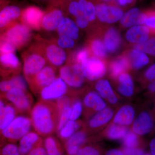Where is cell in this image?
Listing matches in <instances>:
<instances>
[{
	"mask_svg": "<svg viewBox=\"0 0 155 155\" xmlns=\"http://www.w3.org/2000/svg\"><path fill=\"white\" fill-rule=\"evenodd\" d=\"M30 114L32 127L39 135H49L57 132L59 113L54 101L40 100Z\"/></svg>",
	"mask_w": 155,
	"mask_h": 155,
	"instance_id": "cell-1",
	"label": "cell"
},
{
	"mask_svg": "<svg viewBox=\"0 0 155 155\" xmlns=\"http://www.w3.org/2000/svg\"><path fill=\"white\" fill-rule=\"evenodd\" d=\"M24 76L27 83H30L35 76L48 64L38 43L34 42L22 54Z\"/></svg>",
	"mask_w": 155,
	"mask_h": 155,
	"instance_id": "cell-2",
	"label": "cell"
},
{
	"mask_svg": "<svg viewBox=\"0 0 155 155\" xmlns=\"http://www.w3.org/2000/svg\"><path fill=\"white\" fill-rule=\"evenodd\" d=\"M34 39L40 46L49 64L57 69L65 65L68 59L67 53L58 46L54 38L47 39L37 35Z\"/></svg>",
	"mask_w": 155,
	"mask_h": 155,
	"instance_id": "cell-3",
	"label": "cell"
},
{
	"mask_svg": "<svg viewBox=\"0 0 155 155\" xmlns=\"http://www.w3.org/2000/svg\"><path fill=\"white\" fill-rule=\"evenodd\" d=\"M5 30L3 34L17 50L28 46L35 37L31 29L21 22H16Z\"/></svg>",
	"mask_w": 155,
	"mask_h": 155,
	"instance_id": "cell-4",
	"label": "cell"
},
{
	"mask_svg": "<svg viewBox=\"0 0 155 155\" xmlns=\"http://www.w3.org/2000/svg\"><path fill=\"white\" fill-rule=\"evenodd\" d=\"M32 127L30 117L25 116H16L5 130L0 134L2 137L10 141L20 140L30 132Z\"/></svg>",
	"mask_w": 155,
	"mask_h": 155,
	"instance_id": "cell-5",
	"label": "cell"
},
{
	"mask_svg": "<svg viewBox=\"0 0 155 155\" xmlns=\"http://www.w3.org/2000/svg\"><path fill=\"white\" fill-rule=\"evenodd\" d=\"M59 75L68 87L74 89L81 88L86 79L80 65L75 63H69L61 67Z\"/></svg>",
	"mask_w": 155,
	"mask_h": 155,
	"instance_id": "cell-6",
	"label": "cell"
},
{
	"mask_svg": "<svg viewBox=\"0 0 155 155\" xmlns=\"http://www.w3.org/2000/svg\"><path fill=\"white\" fill-rule=\"evenodd\" d=\"M4 97L15 107L19 113L30 114L33 100L28 90L12 89L4 94Z\"/></svg>",
	"mask_w": 155,
	"mask_h": 155,
	"instance_id": "cell-7",
	"label": "cell"
},
{
	"mask_svg": "<svg viewBox=\"0 0 155 155\" xmlns=\"http://www.w3.org/2000/svg\"><path fill=\"white\" fill-rule=\"evenodd\" d=\"M65 11L60 0L48 7L41 22V29L47 32L57 31L61 20L65 16Z\"/></svg>",
	"mask_w": 155,
	"mask_h": 155,
	"instance_id": "cell-8",
	"label": "cell"
},
{
	"mask_svg": "<svg viewBox=\"0 0 155 155\" xmlns=\"http://www.w3.org/2000/svg\"><path fill=\"white\" fill-rule=\"evenodd\" d=\"M58 77L57 68L48 64L35 76L28 85L35 94L45 87L49 85Z\"/></svg>",
	"mask_w": 155,
	"mask_h": 155,
	"instance_id": "cell-9",
	"label": "cell"
},
{
	"mask_svg": "<svg viewBox=\"0 0 155 155\" xmlns=\"http://www.w3.org/2000/svg\"><path fill=\"white\" fill-rule=\"evenodd\" d=\"M86 79L94 81L105 75L107 68L102 61L96 57H90L80 65Z\"/></svg>",
	"mask_w": 155,
	"mask_h": 155,
	"instance_id": "cell-10",
	"label": "cell"
},
{
	"mask_svg": "<svg viewBox=\"0 0 155 155\" xmlns=\"http://www.w3.org/2000/svg\"><path fill=\"white\" fill-rule=\"evenodd\" d=\"M68 91V87L62 78L58 76L49 85L40 92L41 100L54 101L65 95Z\"/></svg>",
	"mask_w": 155,
	"mask_h": 155,
	"instance_id": "cell-11",
	"label": "cell"
},
{
	"mask_svg": "<svg viewBox=\"0 0 155 155\" xmlns=\"http://www.w3.org/2000/svg\"><path fill=\"white\" fill-rule=\"evenodd\" d=\"M45 11L35 6H30L22 10L20 21L31 30L41 29V22Z\"/></svg>",
	"mask_w": 155,
	"mask_h": 155,
	"instance_id": "cell-12",
	"label": "cell"
},
{
	"mask_svg": "<svg viewBox=\"0 0 155 155\" xmlns=\"http://www.w3.org/2000/svg\"><path fill=\"white\" fill-rule=\"evenodd\" d=\"M95 7L96 17L101 22L115 23L121 20L124 15L122 9L113 5L100 3Z\"/></svg>",
	"mask_w": 155,
	"mask_h": 155,
	"instance_id": "cell-13",
	"label": "cell"
},
{
	"mask_svg": "<svg viewBox=\"0 0 155 155\" xmlns=\"http://www.w3.org/2000/svg\"><path fill=\"white\" fill-rule=\"evenodd\" d=\"M1 73L7 75L19 74L22 69L21 64L15 53L0 54Z\"/></svg>",
	"mask_w": 155,
	"mask_h": 155,
	"instance_id": "cell-14",
	"label": "cell"
},
{
	"mask_svg": "<svg viewBox=\"0 0 155 155\" xmlns=\"http://www.w3.org/2000/svg\"><path fill=\"white\" fill-rule=\"evenodd\" d=\"M22 10L19 6L11 5L0 11V29H6L20 19Z\"/></svg>",
	"mask_w": 155,
	"mask_h": 155,
	"instance_id": "cell-15",
	"label": "cell"
},
{
	"mask_svg": "<svg viewBox=\"0 0 155 155\" xmlns=\"http://www.w3.org/2000/svg\"><path fill=\"white\" fill-rule=\"evenodd\" d=\"M152 118L148 112L143 111L134 119L132 125V131L137 135L143 136L150 133L153 128Z\"/></svg>",
	"mask_w": 155,
	"mask_h": 155,
	"instance_id": "cell-16",
	"label": "cell"
},
{
	"mask_svg": "<svg viewBox=\"0 0 155 155\" xmlns=\"http://www.w3.org/2000/svg\"><path fill=\"white\" fill-rule=\"evenodd\" d=\"M5 100L0 97V134L15 119L18 112L11 103H7Z\"/></svg>",
	"mask_w": 155,
	"mask_h": 155,
	"instance_id": "cell-17",
	"label": "cell"
},
{
	"mask_svg": "<svg viewBox=\"0 0 155 155\" xmlns=\"http://www.w3.org/2000/svg\"><path fill=\"white\" fill-rule=\"evenodd\" d=\"M146 19L145 12H143L137 8H133L124 14L120 22L124 27H132L136 25H144Z\"/></svg>",
	"mask_w": 155,
	"mask_h": 155,
	"instance_id": "cell-18",
	"label": "cell"
},
{
	"mask_svg": "<svg viewBox=\"0 0 155 155\" xmlns=\"http://www.w3.org/2000/svg\"><path fill=\"white\" fill-rule=\"evenodd\" d=\"M58 36H64L76 40L79 37V28L75 21L69 17L64 16L58 25Z\"/></svg>",
	"mask_w": 155,
	"mask_h": 155,
	"instance_id": "cell-19",
	"label": "cell"
},
{
	"mask_svg": "<svg viewBox=\"0 0 155 155\" xmlns=\"http://www.w3.org/2000/svg\"><path fill=\"white\" fill-rule=\"evenodd\" d=\"M150 33L149 29L145 25H136L127 30L126 38L130 43L139 44L144 43L149 38Z\"/></svg>",
	"mask_w": 155,
	"mask_h": 155,
	"instance_id": "cell-20",
	"label": "cell"
},
{
	"mask_svg": "<svg viewBox=\"0 0 155 155\" xmlns=\"http://www.w3.org/2000/svg\"><path fill=\"white\" fill-rule=\"evenodd\" d=\"M28 84L25 77L18 74H15L8 79L0 81V91L5 94L13 88H20L28 90Z\"/></svg>",
	"mask_w": 155,
	"mask_h": 155,
	"instance_id": "cell-21",
	"label": "cell"
},
{
	"mask_svg": "<svg viewBox=\"0 0 155 155\" xmlns=\"http://www.w3.org/2000/svg\"><path fill=\"white\" fill-rule=\"evenodd\" d=\"M114 115L113 110L107 107L97 112L90 119L87 123L88 127L91 129H95L103 127L110 121Z\"/></svg>",
	"mask_w": 155,
	"mask_h": 155,
	"instance_id": "cell-22",
	"label": "cell"
},
{
	"mask_svg": "<svg viewBox=\"0 0 155 155\" xmlns=\"http://www.w3.org/2000/svg\"><path fill=\"white\" fill-rule=\"evenodd\" d=\"M135 110L130 105H125L119 108L115 115L114 124L122 126H129L133 123L135 118Z\"/></svg>",
	"mask_w": 155,
	"mask_h": 155,
	"instance_id": "cell-23",
	"label": "cell"
},
{
	"mask_svg": "<svg viewBox=\"0 0 155 155\" xmlns=\"http://www.w3.org/2000/svg\"><path fill=\"white\" fill-rule=\"evenodd\" d=\"M83 104L84 107L94 112H99L107 107V103L97 92L91 91L84 97Z\"/></svg>",
	"mask_w": 155,
	"mask_h": 155,
	"instance_id": "cell-24",
	"label": "cell"
},
{
	"mask_svg": "<svg viewBox=\"0 0 155 155\" xmlns=\"http://www.w3.org/2000/svg\"><path fill=\"white\" fill-rule=\"evenodd\" d=\"M95 87L97 92L104 99L107 101L108 103L113 105L116 104L118 103V97L107 80L100 79L97 81Z\"/></svg>",
	"mask_w": 155,
	"mask_h": 155,
	"instance_id": "cell-25",
	"label": "cell"
},
{
	"mask_svg": "<svg viewBox=\"0 0 155 155\" xmlns=\"http://www.w3.org/2000/svg\"><path fill=\"white\" fill-rule=\"evenodd\" d=\"M118 92L122 96L129 97L134 93V84L133 79L128 73H122L118 77Z\"/></svg>",
	"mask_w": 155,
	"mask_h": 155,
	"instance_id": "cell-26",
	"label": "cell"
},
{
	"mask_svg": "<svg viewBox=\"0 0 155 155\" xmlns=\"http://www.w3.org/2000/svg\"><path fill=\"white\" fill-rule=\"evenodd\" d=\"M86 131L84 130L76 131L67 140L66 147L67 153L70 155L76 154L81 146L86 140Z\"/></svg>",
	"mask_w": 155,
	"mask_h": 155,
	"instance_id": "cell-27",
	"label": "cell"
},
{
	"mask_svg": "<svg viewBox=\"0 0 155 155\" xmlns=\"http://www.w3.org/2000/svg\"><path fill=\"white\" fill-rule=\"evenodd\" d=\"M121 41V36L116 28H111L107 31L104 38V44L109 52H115L119 49Z\"/></svg>",
	"mask_w": 155,
	"mask_h": 155,
	"instance_id": "cell-28",
	"label": "cell"
},
{
	"mask_svg": "<svg viewBox=\"0 0 155 155\" xmlns=\"http://www.w3.org/2000/svg\"><path fill=\"white\" fill-rule=\"evenodd\" d=\"M39 135L35 131H30L20 139L18 147L20 154L25 155L30 152L32 148L40 140Z\"/></svg>",
	"mask_w": 155,
	"mask_h": 155,
	"instance_id": "cell-29",
	"label": "cell"
},
{
	"mask_svg": "<svg viewBox=\"0 0 155 155\" xmlns=\"http://www.w3.org/2000/svg\"><path fill=\"white\" fill-rule=\"evenodd\" d=\"M127 59L131 67L135 69H141L150 62L149 58L145 53L135 49L130 51Z\"/></svg>",
	"mask_w": 155,
	"mask_h": 155,
	"instance_id": "cell-30",
	"label": "cell"
},
{
	"mask_svg": "<svg viewBox=\"0 0 155 155\" xmlns=\"http://www.w3.org/2000/svg\"><path fill=\"white\" fill-rule=\"evenodd\" d=\"M129 62L127 58L120 57L114 60L110 65V72L112 77H118L119 75L124 73L129 67Z\"/></svg>",
	"mask_w": 155,
	"mask_h": 155,
	"instance_id": "cell-31",
	"label": "cell"
},
{
	"mask_svg": "<svg viewBox=\"0 0 155 155\" xmlns=\"http://www.w3.org/2000/svg\"><path fill=\"white\" fill-rule=\"evenodd\" d=\"M128 130L126 126L113 124L107 129L106 135L107 138L113 140H117L125 137Z\"/></svg>",
	"mask_w": 155,
	"mask_h": 155,
	"instance_id": "cell-32",
	"label": "cell"
},
{
	"mask_svg": "<svg viewBox=\"0 0 155 155\" xmlns=\"http://www.w3.org/2000/svg\"><path fill=\"white\" fill-rule=\"evenodd\" d=\"M81 11L89 22H92L96 18L95 6L89 0H78Z\"/></svg>",
	"mask_w": 155,
	"mask_h": 155,
	"instance_id": "cell-33",
	"label": "cell"
},
{
	"mask_svg": "<svg viewBox=\"0 0 155 155\" xmlns=\"http://www.w3.org/2000/svg\"><path fill=\"white\" fill-rule=\"evenodd\" d=\"M81 123L76 121L69 120L65 125L58 131L59 136L62 139L69 138L81 127Z\"/></svg>",
	"mask_w": 155,
	"mask_h": 155,
	"instance_id": "cell-34",
	"label": "cell"
},
{
	"mask_svg": "<svg viewBox=\"0 0 155 155\" xmlns=\"http://www.w3.org/2000/svg\"><path fill=\"white\" fill-rule=\"evenodd\" d=\"M91 49L97 58H104L107 56V50L104 44L98 39L94 40L91 43Z\"/></svg>",
	"mask_w": 155,
	"mask_h": 155,
	"instance_id": "cell-35",
	"label": "cell"
},
{
	"mask_svg": "<svg viewBox=\"0 0 155 155\" xmlns=\"http://www.w3.org/2000/svg\"><path fill=\"white\" fill-rule=\"evenodd\" d=\"M135 49L151 55L155 56V38H149L143 43L136 44Z\"/></svg>",
	"mask_w": 155,
	"mask_h": 155,
	"instance_id": "cell-36",
	"label": "cell"
},
{
	"mask_svg": "<svg viewBox=\"0 0 155 155\" xmlns=\"http://www.w3.org/2000/svg\"><path fill=\"white\" fill-rule=\"evenodd\" d=\"M90 56V51L87 47L81 48L77 50L72 55L71 63H75L80 65L87 60Z\"/></svg>",
	"mask_w": 155,
	"mask_h": 155,
	"instance_id": "cell-37",
	"label": "cell"
},
{
	"mask_svg": "<svg viewBox=\"0 0 155 155\" xmlns=\"http://www.w3.org/2000/svg\"><path fill=\"white\" fill-rule=\"evenodd\" d=\"M45 145L47 155H61L55 138L49 136L45 140Z\"/></svg>",
	"mask_w": 155,
	"mask_h": 155,
	"instance_id": "cell-38",
	"label": "cell"
},
{
	"mask_svg": "<svg viewBox=\"0 0 155 155\" xmlns=\"http://www.w3.org/2000/svg\"><path fill=\"white\" fill-rule=\"evenodd\" d=\"M71 107L72 111L69 120L76 121L79 119L83 112V102L79 99H73Z\"/></svg>",
	"mask_w": 155,
	"mask_h": 155,
	"instance_id": "cell-39",
	"label": "cell"
},
{
	"mask_svg": "<svg viewBox=\"0 0 155 155\" xmlns=\"http://www.w3.org/2000/svg\"><path fill=\"white\" fill-rule=\"evenodd\" d=\"M16 47L2 34L0 35V54L15 53Z\"/></svg>",
	"mask_w": 155,
	"mask_h": 155,
	"instance_id": "cell-40",
	"label": "cell"
},
{
	"mask_svg": "<svg viewBox=\"0 0 155 155\" xmlns=\"http://www.w3.org/2000/svg\"><path fill=\"white\" fill-rule=\"evenodd\" d=\"M54 39L58 46L64 50L72 49L75 46V40L68 37L58 36Z\"/></svg>",
	"mask_w": 155,
	"mask_h": 155,
	"instance_id": "cell-41",
	"label": "cell"
},
{
	"mask_svg": "<svg viewBox=\"0 0 155 155\" xmlns=\"http://www.w3.org/2000/svg\"><path fill=\"white\" fill-rule=\"evenodd\" d=\"M123 143L125 147H136L138 144V137L132 130H128L127 134L123 138Z\"/></svg>",
	"mask_w": 155,
	"mask_h": 155,
	"instance_id": "cell-42",
	"label": "cell"
},
{
	"mask_svg": "<svg viewBox=\"0 0 155 155\" xmlns=\"http://www.w3.org/2000/svg\"><path fill=\"white\" fill-rule=\"evenodd\" d=\"M72 107L71 106H68L64 108L59 115V120H58V127H57V132H58L61 130L65 124L70 119L71 116Z\"/></svg>",
	"mask_w": 155,
	"mask_h": 155,
	"instance_id": "cell-43",
	"label": "cell"
},
{
	"mask_svg": "<svg viewBox=\"0 0 155 155\" xmlns=\"http://www.w3.org/2000/svg\"><path fill=\"white\" fill-rule=\"evenodd\" d=\"M147 19L145 25L149 29L150 33L155 34V9L145 11Z\"/></svg>",
	"mask_w": 155,
	"mask_h": 155,
	"instance_id": "cell-44",
	"label": "cell"
},
{
	"mask_svg": "<svg viewBox=\"0 0 155 155\" xmlns=\"http://www.w3.org/2000/svg\"><path fill=\"white\" fill-rule=\"evenodd\" d=\"M0 155H20L19 148L16 145L9 143L5 145L0 150Z\"/></svg>",
	"mask_w": 155,
	"mask_h": 155,
	"instance_id": "cell-45",
	"label": "cell"
},
{
	"mask_svg": "<svg viewBox=\"0 0 155 155\" xmlns=\"http://www.w3.org/2000/svg\"><path fill=\"white\" fill-rule=\"evenodd\" d=\"M72 101L73 99H72L71 97L65 95L59 98L55 102L58 110L59 111V115L64 108L67 107L68 106H71Z\"/></svg>",
	"mask_w": 155,
	"mask_h": 155,
	"instance_id": "cell-46",
	"label": "cell"
},
{
	"mask_svg": "<svg viewBox=\"0 0 155 155\" xmlns=\"http://www.w3.org/2000/svg\"><path fill=\"white\" fill-rule=\"evenodd\" d=\"M76 155H101L99 152L94 147H85L79 150Z\"/></svg>",
	"mask_w": 155,
	"mask_h": 155,
	"instance_id": "cell-47",
	"label": "cell"
},
{
	"mask_svg": "<svg viewBox=\"0 0 155 155\" xmlns=\"http://www.w3.org/2000/svg\"><path fill=\"white\" fill-rule=\"evenodd\" d=\"M145 79L150 82L155 80V64L150 66L144 74Z\"/></svg>",
	"mask_w": 155,
	"mask_h": 155,
	"instance_id": "cell-48",
	"label": "cell"
},
{
	"mask_svg": "<svg viewBox=\"0 0 155 155\" xmlns=\"http://www.w3.org/2000/svg\"><path fill=\"white\" fill-rule=\"evenodd\" d=\"M124 155H143V150L138 148L125 147L123 152Z\"/></svg>",
	"mask_w": 155,
	"mask_h": 155,
	"instance_id": "cell-49",
	"label": "cell"
},
{
	"mask_svg": "<svg viewBox=\"0 0 155 155\" xmlns=\"http://www.w3.org/2000/svg\"><path fill=\"white\" fill-rule=\"evenodd\" d=\"M75 22L78 28L84 29L88 26L89 22L84 16H81L75 18Z\"/></svg>",
	"mask_w": 155,
	"mask_h": 155,
	"instance_id": "cell-50",
	"label": "cell"
},
{
	"mask_svg": "<svg viewBox=\"0 0 155 155\" xmlns=\"http://www.w3.org/2000/svg\"><path fill=\"white\" fill-rule=\"evenodd\" d=\"M28 155H47L46 151L44 148L39 147L31 150Z\"/></svg>",
	"mask_w": 155,
	"mask_h": 155,
	"instance_id": "cell-51",
	"label": "cell"
},
{
	"mask_svg": "<svg viewBox=\"0 0 155 155\" xmlns=\"http://www.w3.org/2000/svg\"><path fill=\"white\" fill-rule=\"evenodd\" d=\"M135 0H117V3L122 6H126L131 5L134 2Z\"/></svg>",
	"mask_w": 155,
	"mask_h": 155,
	"instance_id": "cell-52",
	"label": "cell"
},
{
	"mask_svg": "<svg viewBox=\"0 0 155 155\" xmlns=\"http://www.w3.org/2000/svg\"><path fill=\"white\" fill-rule=\"evenodd\" d=\"M106 155H124V153L120 150L114 149L108 151Z\"/></svg>",
	"mask_w": 155,
	"mask_h": 155,
	"instance_id": "cell-53",
	"label": "cell"
},
{
	"mask_svg": "<svg viewBox=\"0 0 155 155\" xmlns=\"http://www.w3.org/2000/svg\"><path fill=\"white\" fill-rule=\"evenodd\" d=\"M34 1H36L38 3H41V4L47 5L48 7L55 2L58 0H34Z\"/></svg>",
	"mask_w": 155,
	"mask_h": 155,
	"instance_id": "cell-54",
	"label": "cell"
},
{
	"mask_svg": "<svg viewBox=\"0 0 155 155\" xmlns=\"http://www.w3.org/2000/svg\"><path fill=\"white\" fill-rule=\"evenodd\" d=\"M150 147L151 155H155V137L151 140L150 143Z\"/></svg>",
	"mask_w": 155,
	"mask_h": 155,
	"instance_id": "cell-55",
	"label": "cell"
},
{
	"mask_svg": "<svg viewBox=\"0 0 155 155\" xmlns=\"http://www.w3.org/2000/svg\"><path fill=\"white\" fill-rule=\"evenodd\" d=\"M147 89L151 93H155V80L150 82L147 86Z\"/></svg>",
	"mask_w": 155,
	"mask_h": 155,
	"instance_id": "cell-56",
	"label": "cell"
},
{
	"mask_svg": "<svg viewBox=\"0 0 155 155\" xmlns=\"http://www.w3.org/2000/svg\"><path fill=\"white\" fill-rule=\"evenodd\" d=\"M103 1L105 2H111V1H114V0H103Z\"/></svg>",
	"mask_w": 155,
	"mask_h": 155,
	"instance_id": "cell-57",
	"label": "cell"
},
{
	"mask_svg": "<svg viewBox=\"0 0 155 155\" xmlns=\"http://www.w3.org/2000/svg\"><path fill=\"white\" fill-rule=\"evenodd\" d=\"M151 155L149 153H146V154H144V155Z\"/></svg>",
	"mask_w": 155,
	"mask_h": 155,
	"instance_id": "cell-58",
	"label": "cell"
},
{
	"mask_svg": "<svg viewBox=\"0 0 155 155\" xmlns=\"http://www.w3.org/2000/svg\"><path fill=\"white\" fill-rule=\"evenodd\" d=\"M61 1H71V0H61Z\"/></svg>",
	"mask_w": 155,
	"mask_h": 155,
	"instance_id": "cell-59",
	"label": "cell"
},
{
	"mask_svg": "<svg viewBox=\"0 0 155 155\" xmlns=\"http://www.w3.org/2000/svg\"><path fill=\"white\" fill-rule=\"evenodd\" d=\"M0 72H1V68H0Z\"/></svg>",
	"mask_w": 155,
	"mask_h": 155,
	"instance_id": "cell-60",
	"label": "cell"
}]
</instances>
